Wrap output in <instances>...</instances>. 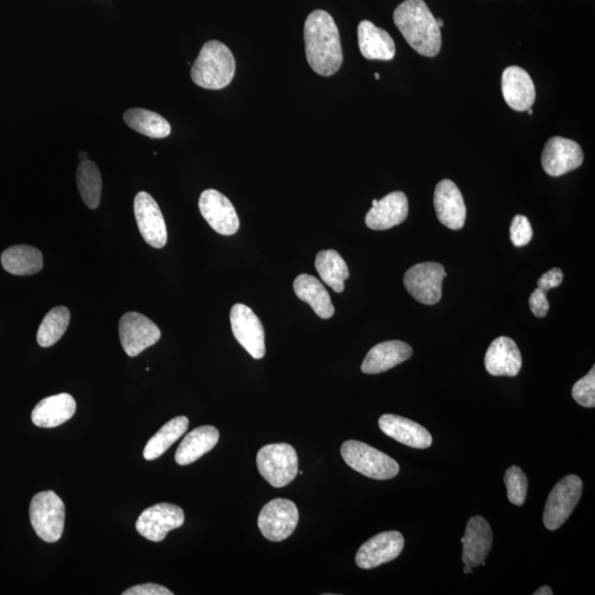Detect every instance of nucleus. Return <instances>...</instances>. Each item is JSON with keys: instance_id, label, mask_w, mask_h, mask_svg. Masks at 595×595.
Instances as JSON below:
<instances>
[{"instance_id": "nucleus-1", "label": "nucleus", "mask_w": 595, "mask_h": 595, "mask_svg": "<svg viewBox=\"0 0 595 595\" xmlns=\"http://www.w3.org/2000/svg\"><path fill=\"white\" fill-rule=\"evenodd\" d=\"M307 60L313 71L322 77L336 74L343 62L339 28L332 16L315 10L305 23Z\"/></svg>"}, {"instance_id": "nucleus-2", "label": "nucleus", "mask_w": 595, "mask_h": 595, "mask_svg": "<svg viewBox=\"0 0 595 595\" xmlns=\"http://www.w3.org/2000/svg\"><path fill=\"white\" fill-rule=\"evenodd\" d=\"M394 21L403 38L419 55H438L443 45L441 31L423 0H405L396 8Z\"/></svg>"}, {"instance_id": "nucleus-3", "label": "nucleus", "mask_w": 595, "mask_h": 595, "mask_svg": "<svg viewBox=\"0 0 595 595\" xmlns=\"http://www.w3.org/2000/svg\"><path fill=\"white\" fill-rule=\"evenodd\" d=\"M235 70L232 51L222 42L211 40L202 47L191 68V78L200 88L222 89L233 81Z\"/></svg>"}, {"instance_id": "nucleus-4", "label": "nucleus", "mask_w": 595, "mask_h": 595, "mask_svg": "<svg viewBox=\"0 0 595 595\" xmlns=\"http://www.w3.org/2000/svg\"><path fill=\"white\" fill-rule=\"evenodd\" d=\"M341 454L350 467L374 480H391L400 473V465L391 456L360 441L342 444Z\"/></svg>"}, {"instance_id": "nucleus-5", "label": "nucleus", "mask_w": 595, "mask_h": 595, "mask_svg": "<svg viewBox=\"0 0 595 595\" xmlns=\"http://www.w3.org/2000/svg\"><path fill=\"white\" fill-rule=\"evenodd\" d=\"M31 525L42 540L56 543L65 530L66 506L52 491L36 494L30 504Z\"/></svg>"}, {"instance_id": "nucleus-6", "label": "nucleus", "mask_w": 595, "mask_h": 595, "mask_svg": "<svg viewBox=\"0 0 595 595\" xmlns=\"http://www.w3.org/2000/svg\"><path fill=\"white\" fill-rule=\"evenodd\" d=\"M260 475L270 485L284 487L290 485L298 475L299 461L294 446L274 444L263 446L257 454Z\"/></svg>"}, {"instance_id": "nucleus-7", "label": "nucleus", "mask_w": 595, "mask_h": 595, "mask_svg": "<svg viewBox=\"0 0 595 595\" xmlns=\"http://www.w3.org/2000/svg\"><path fill=\"white\" fill-rule=\"evenodd\" d=\"M582 490V481L577 475L565 476L557 483L545 506L544 525L547 529L556 530L567 522L580 501Z\"/></svg>"}, {"instance_id": "nucleus-8", "label": "nucleus", "mask_w": 595, "mask_h": 595, "mask_svg": "<svg viewBox=\"0 0 595 595\" xmlns=\"http://www.w3.org/2000/svg\"><path fill=\"white\" fill-rule=\"evenodd\" d=\"M298 523L299 512L296 504L286 498H276L266 504L258 517L260 533L276 543L289 538Z\"/></svg>"}, {"instance_id": "nucleus-9", "label": "nucleus", "mask_w": 595, "mask_h": 595, "mask_svg": "<svg viewBox=\"0 0 595 595\" xmlns=\"http://www.w3.org/2000/svg\"><path fill=\"white\" fill-rule=\"evenodd\" d=\"M446 273L443 265L422 263L414 265L403 277L406 289L421 304H438L443 297V281Z\"/></svg>"}, {"instance_id": "nucleus-10", "label": "nucleus", "mask_w": 595, "mask_h": 595, "mask_svg": "<svg viewBox=\"0 0 595 595\" xmlns=\"http://www.w3.org/2000/svg\"><path fill=\"white\" fill-rule=\"evenodd\" d=\"M121 347L130 358L155 345L162 338L161 329L151 318L137 312H127L119 324Z\"/></svg>"}, {"instance_id": "nucleus-11", "label": "nucleus", "mask_w": 595, "mask_h": 595, "mask_svg": "<svg viewBox=\"0 0 595 595\" xmlns=\"http://www.w3.org/2000/svg\"><path fill=\"white\" fill-rule=\"evenodd\" d=\"M184 513L177 505L161 503L143 511L137 519L136 528L148 540L162 541L169 531L182 527Z\"/></svg>"}, {"instance_id": "nucleus-12", "label": "nucleus", "mask_w": 595, "mask_h": 595, "mask_svg": "<svg viewBox=\"0 0 595 595\" xmlns=\"http://www.w3.org/2000/svg\"><path fill=\"white\" fill-rule=\"evenodd\" d=\"M230 320L237 342L255 360L263 359L266 353L264 327L251 308L242 304L234 305Z\"/></svg>"}, {"instance_id": "nucleus-13", "label": "nucleus", "mask_w": 595, "mask_h": 595, "mask_svg": "<svg viewBox=\"0 0 595 595\" xmlns=\"http://www.w3.org/2000/svg\"><path fill=\"white\" fill-rule=\"evenodd\" d=\"M199 209L204 220L221 235H234L240 228V220L235 207L219 191L214 189L204 191L200 196Z\"/></svg>"}, {"instance_id": "nucleus-14", "label": "nucleus", "mask_w": 595, "mask_h": 595, "mask_svg": "<svg viewBox=\"0 0 595 595\" xmlns=\"http://www.w3.org/2000/svg\"><path fill=\"white\" fill-rule=\"evenodd\" d=\"M134 212L138 228L148 245L155 248L166 246V222L155 199L147 193H138L134 201Z\"/></svg>"}, {"instance_id": "nucleus-15", "label": "nucleus", "mask_w": 595, "mask_h": 595, "mask_svg": "<svg viewBox=\"0 0 595 595\" xmlns=\"http://www.w3.org/2000/svg\"><path fill=\"white\" fill-rule=\"evenodd\" d=\"M583 159V151L578 142L556 136L547 141L541 164L547 174L560 177L580 167Z\"/></svg>"}, {"instance_id": "nucleus-16", "label": "nucleus", "mask_w": 595, "mask_h": 595, "mask_svg": "<svg viewBox=\"0 0 595 595\" xmlns=\"http://www.w3.org/2000/svg\"><path fill=\"white\" fill-rule=\"evenodd\" d=\"M405 539L398 531H385L374 536L360 547L355 561L360 569L370 570L395 560L402 554Z\"/></svg>"}, {"instance_id": "nucleus-17", "label": "nucleus", "mask_w": 595, "mask_h": 595, "mask_svg": "<svg viewBox=\"0 0 595 595\" xmlns=\"http://www.w3.org/2000/svg\"><path fill=\"white\" fill-rule=\"evenodd\" d=\"M433 204L441 224L455 231L465 226L466 217L465 199L454 182L444 179L437 184Z\"/></svg>"}, {"instance_id": "nucleus-18", "label": "nucleus", "mask_w": 595, "mask_h": 595, "mask_svg": "<svg viewBox=\"0 0 595 595\" xmlns=\"http://www.w3.org/2000/svg\"><path fill=\"white\" fill-rule=\"evenodd\" d=\"M408 209L406 194L396 191L380 201L373 200V206L366 215V225L374 231L390 230L406 221Z\"/></svg>"}, {"instance_id": "nucleus-19", "label": "nucleus", "mask_w": 595, "mask_h": 595, "mask_svg": "<svg viewBox=\"0 0 595 595\" xmlns=\"http://www.w3.org/2000/svg\"><path fill=\"white\" fill-rule=\"evenodd\" d=\"M461 541L464 544L462 560L465 565H470L472 568L485 566L486 557L490 554L493 545V533L487 520L481 517H472Z\"/></svg>"}, {"instance_id": "nucleus-20", "label": "nucleus", "mask_w": 595, "mask_h": 595, "mask_svg": "<svg viewBox=\"0 0 595 595\" xmlns=\"http://www.w3.org/2000/svg\"><path fill=\"white\" fill-rule=\"evenodd\" d=\"M502 92L505 102L514 110H527L535 103V84L522 68L508 67L503 72Z\"/></svg>"}, {"instance_id": "nucleus-21", "label": "nucleus", "mask_w": 595, "mask_h": 595, "mask_svg": "<svg viewBox=\"0 0 595 595\" xmlns=\"http://www.w3.org/2000/svg\"><path fill=\"white\" fill-rule=\"evenodd\" d=\"M382 433L414 449H427L433 444L432 434L421 424L397 414H382L379 421Z\"/></svg>"}, {"instance_id": "nucleus-22", "label": "nucleus", "mask_w": 595, "mask_h": 595, "mask_svg": "<svg viewBox=\"0 0 595 595\" xmlns=\"http://www.w3.org/2000/svg\"><path fill=\"white\" fill-rule=\"evenodd\" d=\"M485 369L493 376H517L522 369V354L512 339L501 337L494 339L488 348Z\"/></svg>"}, {"instance_id": "nucleus-23", "label": "nucleus", "mask_w": 595, "mask_h": 595, "mask_svg": "<svg viewBox=\"0 0 595 595\" xmlns=\"http://www.w3.org/2000/svg\"><path fill=\"white\" fill-rule=\"evenodd\" d=\"M77 412V402L70 394L53 395L42 400L31 413L37 427L56 428L66 423Z\"/></svg>"}, {"instance_id": "nucleus-24", "label": "nucleus", "mask_w": 595, "mask_h": 595, "mask_svg": "<svg viewBox=\"0 0 595 595\" xmlns=\"http://www.w3.org/2000/svg\"><path fill=\"white\" fill-rule=\"evenodd\" d=\"M411 345L402 341H387L371 349L362 364L363 373L380 374L394 369L412 358Z\"/></svg>"}, {"instance_id": "nucleus-25", "label": "nucleus", "mask_w": 595, "mask_h": 595, "mask_svg": "<svg viewBox=\"0 0 595 595\" xmlns=\"http://www.w3.org/2000/svg\"><path fill=\"white\" fill-rule=\"evenodd\" d=\"M360 51L368 60L391 61L395 57L396 46L391 35L369 20L359 25Z\"/></svg>"}, {"instance_id": "nucleus-26", "label": "nucleus", "mask_w": 595, "mask_h": 595, "mask_svg": "<svg viewBox=\"0 0 595 595\" xmlns=\"http://www.w3.org/2000/svg\"><path fill=\"white\" fill-rule=\"evenodd\" d=\"M220 433L214 426H202L185 435L175 453V462L179 465H189L199 460L219 443Z\"/></svg>"}, {"instance_id": "nucleus-27", "label": "nucleus", "mask_w": 595, "mask_h": 595, "mask_svg": "<svg viewBox=\"0 0 595 595\" xmlns=\"http://www.w3.org/2000/svg\"><path fill=\"white\" fill-rule=\"evenodd\" d=\"M294 290L296 296L310 305L318 317L330 318L336 312L328 290L324 288L321 281L313 276L307 274L298 276L294 283Z\"/></svg>"}, {"instance_id": "nucleus-28", "label": "nucleus", "mask_w": 595, "mask_h": 595, "mask_svg": "<svg viewBox=\"0 0 595 595\" xmlns=\"http://www.w3.org/2000/svg\"><path fill=\"white\" fill-rule=\"evenodd\" d=\"M2 265L9 274L30 276L38 274L44 267V256L38 248L16 245L2 254Z\"/></svg>"}, {"instance_id": "nucleus-29", "label": "nucleus", "mask_w": 595, "mask_h": 595, "mask_svg": "<svg viewBox=\"0 0 595 595\" xmlns=\"http://www.w3.org/2000/svg\"><path fill=\"white\" fill-rule=\"evenodd\" d=\"M189 428V419L184 416H179L170 421L148 441L143 449V458L148 461L161 458L166 454L170 446L177 443L187 433Z\"/></svg>"}, {"instance_id": "nucleus-30", "label": "nucleus", "mask_w": 595, "mask_h": 595, "mask_svg": "<svg viewBox=\"0 0 595 595\" xmlns=\"http://www.w3.org/2000/svg\"><path fill=\"white\" fill-rule=\"evenodd\" d=\"M124 121L132 130L151 138H166L172 132L169 121L155 111L130 109L125 111Z\"/></svg>"}, {"instance_id": "nucleus-31", "label": "nucleus", "mask_w": 595, "mask_h": 595, "mask_svg": "<svg viewBox=\"0 0 595 595\" xmlns=\"http://www.w3.org/2000/svg\"><path fill=\"white\" fill-rule=\"evenodd\" d=\"M315 264L324 284L339 294L344 291V281L350 277V270L341 255L334 249L318 252Z\"/></svg>"}, {"instance_id": "nucleus-32", "label": "nucleus", "mask_w": 595, "mask_h": 595, "mask_svg": "<svg viewBox=\"0 0 595 595\" xmlns=\"http://www.w3.org/2000/svg\"><path fill=\"white\" fill-rule=\"evenodd\" d=\"M77 183L84 204L89 209H98L102 195V177L97 164L89 159L81 162L77 172Z\"/></svg>"}, {"instance_id": "nucleus-33", "label": "nucleus", "mask_w": 595, "mask_h": 595, "mask_svg": "<svg viewBox=\"0 0 595 595\" xmlns=\"http://www.w3.org/2000/svg\"><path fill=\"white\" fill-rule=\"evenodd\" d=\"M70 320L71 313L67 307L58 306L47 312L37 333V341L40 347L50 348L55 345L65 336Z\"/></svg>"}, {"instance_id": "nucleus-34", "label": "nucleus", "mask_w": 595, "mask_h": 595, "mask_svg": "<svg viewBox=\"0 0 595 595\" xmlns=\"http://www.w3.org/2000/svg\"><path fill=\"white\" fill-rule=\"evenodd\" d=\"M505 485L507 488V496L509 502L517 506H523L526 497H527L528 481L525 473L518 466H511L505 473Z\"/></svg>"}, {"instance_id": "nucleus-35", "label": "nucleus", "mask_w": 595, "mask_h": 595, "mask_svg": "<svg viewBox=\"0 0 595 595\" xmlns=\"http://www.w3.org/2000/svg\"><path fill=\"white\" fill-rule=\"evenodd\" d=\"M572 397L575 401L586 408L595 407V368L589 371V374L579 380L572 389Z\"/></svg>"}, {"instance_id": "nucleus-36", "label": "nucleus", "mask_w": 595, "mask_h": 595, "mask_svg": "<svg viewBox=\"0 0 595 595\" xmlns=\"http://www.w3.org/2000/svg\"><path fill=\"white\" fill-rule=\"evenodd\" d=\"M533 238V228L527 217L517 215L511 224V241L517 247L527 245Z\"/></svg>"}, {"instance_id": "nucleus-37", "label": "nucleus", "mask_w": 595, "mask_h": 595, "mask_svg": "<svg viewBox=\"0 0 595 595\" xmlns=\"http://www.w3.org/2000/svg\"><path fill=\"white\" fill-rule=\"evenodd\" d=\"M529 307L535 317L544 318L549 311V302L546 292L540 288L536 289L529 297Z\"/></svg>"}, {"instance_id": "nucleus-38", "label": "nucleus", "mask_w": 595, "mask_h": 595, "mask_svg": "<svg viewBox=\"0 0 595 595\" xmlns=\"http://www.w3.org/2000/svg\"><path fill=\"white\" fill-rule=\"evenodd\" d=\"M123 595H173V592L156 583H145L126 590Z\"/></svg>"}, {"instance_id": "nucleus-39", "label": "nucleus", "mask_w": 595, "mask_h": 595, "mask_svg": "<svg viewBox=\"0 0 595 595\" xmlns=\"http://www.w3.org/2000/svg\"><path fill=\"white\" fill-rule=\"evenodd\" d=\"M563 280V274L559 268L550 269L538 281V288L545 292L560 286Z\"/></svg>"}, {"instance_id": "nucleus-40", "label": "nucleus", "mask_w": 595, "mask_h": 595, "mask_svg": "<svg viewBox=\"0 0 595 595\" xmlns=\"http://www.w3.org/2000/svg\"><path fill=\"white\" fill-rule=\"evenodd\" d=\"M535 595H552L554 592H552V590L549 587L544 586L541 587L534 593Z\"/></svg>"}, {"instance_id": "nucleus-41", "label": "nucleus", "mask_w": 595, "mask_h": 595, "mask_svg": "<svg viewBox=\"0 0 595 595\" xmlns=\"http://www.w3.org/2000/svg\"><path fill=\"white\" fill-rule=\"evenodd\" d=\"M78 158H79V161H81V162L88 161L87 152L79 153Z\"/></svg>"}, {"instance_id": "nucleus-42", "label": "nucleus", "mask_w": 595, "mask_h": 595, "mask_svg": "<svg viewBox=\"0 0 595 595\" xmlns=\"http://www.w3.org/2000/svg\"><path fill=\"white\" fill-rule=\"evenodd\" d=\"M465 572L472 573V567L470 565H465Z\"/></svg>"}, {"instance_id": "nucleus-43", "label": "nucleus", "mask_w": 595, "mask_h": 595, "mask_svg": "<svg viewBox=\"0 0 595 595\" xmlns=\"http://www.w3.org/2000/svg\"><path fill=\"white\" fill-rule=\"evenodd\" d=\"M437 25H438L440 29L443 28V26H444V20L443 19H437Z\"/></svg>"}, {"instance_id": "nucleus-44", "label": "nucleus", "mask_w": 595, "mask_h": 595, "mask_svg": "<svg viewBox=\"0 0 595 595\" xmlns=\"http://www.w3.org/2000/svg\"><path fill=\"white\" fill-rule=\"evenodd\" d=\"M527 110H528V114H529L530 116L534 114V111H533V110H531V108L528 109Z\"/></svg>"}, {"instance_id": "nucleus-45", "label": "nucleus", "mask_w": 595, "mask_h": 595, "mask_svg": "<svg viewBox=\"0 0 595 595\" xmlns=\"http://www.w3.org/2000/svg\"><path fill=\"white\" fill-rule=\"evenodd\" d=\"M375 78H376V79H380V78H381V77H380V74H379V73H375Z\"/></svg>"}]
</instances>
